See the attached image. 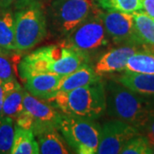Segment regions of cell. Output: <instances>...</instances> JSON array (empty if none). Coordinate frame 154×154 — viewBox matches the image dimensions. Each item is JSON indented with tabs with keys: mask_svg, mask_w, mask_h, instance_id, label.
<instances>
[{
	"mask_svg": "<svg viewBox=\"0 0 154 154\" xmlns=\"http://www.w3.org/2000/svg\"><path fill=\"white\" fill-rule=\"evenodd\" d=\"M106 111L140 131L154 119V99L128 89L113 78L105 84Z\"/></svg>",
	"mask_w": 154,
	"mask_h": 154,
	"instance_id": "6da1fadb",
	"label": "cell"
},
{
	"mask_svg": "<svg viewBox=\"0 0 154 154\" xmlns=\"http://www.w3.org/2000/svg\"><path fill=\"white\" fill-rule=\"evenodd\" d=\"M84 63L82 57L58 43L39 47L25 56L19 64V74L22 80L41 73L65 75Z\"/></svg>",
	"mask_w": 154,
	"mask_h": 154,
	"instance_id": "7a4b0ae2",
	"label": "cell"
},
{
	"mask_svg": "<svg viewBox=\"0 0 154 154\" xmlns=\"http://www.w3.org/2000/svg\"><path fill=\"white\" fill-rule=\"evenodd\" d=\"M60 112L96 120L106 111L105 84L103 81L67 92H57L46 100Z\"/></svg>",
	"mask_w": 154,
	"mask_h": 154,
	"instance_id": "3957f363",
	"label": "cell"
},
{
	"mask_svg": "<svg viewBox=\"0 0 154 154\" xmlns=\"http://www.w3.org/2000/svg\"><path fill=\"white\" fill-rule=\"evenodd\" d=\"M17 51H26L42 42L48 34L46 13L39 0H24L13 8Z\"/></svg>",
	"mask_w": 154,
	"mask_h": 154,
	"instance_id": "277c9868",
	"label": "cell"
},
{
	"mask_svg": "<svg viewBox=\"0 0 154 154\" xmlns=\"http://www.w3.org/2000/svg\"><path fill=\"white\" fill-rule=\"evenodd\" d=\"M100 12L101 10L98 8L69 36L61 39V44L82 57L86 63H92L94 59H98L108 51L110 45L111 41L105 31Z\"/></svg>",
	"mask_w": 154,
	"mask_h": 154,
	"instance_id": "5b68a950",
	"label": "cell"
},
{
	"mask_svg": "<svg viewBox=\"0 0 154 154\" xmlns=\"http://www.w3.org/2000/svg\"><path fill=\"white\" fill-rule=\"evenodd\" d=\"M97 10L94 0H53L46 11L48 30L57 38H66Z\"/></svg>",
	"mask_w": 154,
	"mask_h": 154,
	"instance_id": "8992f818",
	"label": "cell"
},
{
	"mask_svg": "<svg viewBox=\"0 0 154 154\" xmlns=\"http://www.w3.org/2000/svg\"><path fill=\"white\" fill-rule=\"evenodd\" d=\"M57 129L75 153H97L100 125L95 120L61 112Z\"/></svg>",
	"mask_w": 154,
	"mask_h": 154,
	"instance_id": "52a82bcc",
	"label": "cell"
},
{
	"mask_svg": "<svg viewBox=\"0 0 154 154\" xmlns=\"http://www.w3.org/2000/svg\"><path fill=\"white\" fill-rule=\"evenodd\" d=\"M60 116V111L49 102L37 99L24 88L23 109L15 120L16 124L35 135L50 127L57 128Z\"/></svg>",
	"mask_w": 154,
	"mask_h": 154,
	"instance_id": "ba28073f",
	"label": "cell"
},
{
	"mask_svg": "<svg viewBox=\"0 0 154 154\" xmlns=\"http://www.w3.org/2000/svg\"><path fill=\"white\" fill-rule=\"evenodd\" d=\"M141 133L137 128L125 122L115 119L105 122L100 126L99 144L97 153L118 154L125 144Z\"/></svg>",
	"mask_w": 154,
	"mask_h": 154,
	"instance_id": "9c48e42d",
	"label": "cell"
},
{
	"mask_svg": "<svg viewBox=\"0 0 154 154\" xmlns=\"http://www.w3.org/2000/svg\"><path fill=\"white\" fill-rule=\"evenodd\" d=\"M105 31L110 41L116 45H140L138 42L132 13L105 11L100 12Z\"/></svg>",
	"mask_w": 154,
	"mask_h": 154,
	"instance_id": "30bf717a",
	"label": "cell"
},
{
	"mask_svg": "<svg viewBox=\"0 0 154 154\" xmlns=\"http://www.w3.org/2000/svg\"><path fill=\"white\" fill-rule=\"evenodd\" d=\"M142 46L138 45H123L116 48L109 49L97 59L94 65V70L100 76L124 71L128 58Z\"/></svg>",
	"mask_w": 154,
	"mask_h": 154,
	"instance_id": "8fae6325",
	"label": "cell"
},
{
	"mask_svg": "<svg viewBox=\"0 0 154 154\" xmlns=\"http://www.w3.org/2000/svg\"><path fill=\"white\" fill-rule=\"evenodd\" d=\"M63 75L50 73L35 74L25 79V89L37 99L47 100L57 93Z\"/></svg>",
	"mask_w": 154,
	"mask_h": 154,
	"instance_id": "7c38bea8",
	"label": "cell"
},
{
	"mask_svg": "<svg viewBox=\"0 0 154 154\" xmlns=\"http://www.w3.org/2000/svg\"><path fill=\"white\" fill-rule=\"evenodd\" d=\"M102 81V76L96 74L94 65L84 63L75 71L63 75L57 87V92H67Z\"/></svg>",
	"mask_w": 154,
	"mask_h": 154,
	"instance_id": "4fadbf2b",
	"label": "cell"
},
{
	"mask_svg": "<svg viewBox=\"0 0 154 154\" xmlns=\"http://www.w3.org/2000/svg\"><path fill=\"white\" fill-rule=\"evenodd\" d=\"M34 136L38 142L39 153L69 154L72 152L65 139L56 127L43 129Z\"/></svg>",
	"mask_w": 154,
	"mask_h": 154,
	"instance_id": "5bb4252c",
	"label": "cell"
},
{
	"mask_svg": "<svg viewBox=\"0 0 154 154\" xmlns=\"http://www.w3.org/2000/svg\"><path fill=\"white\" fill-rule=\"evenodd\" d=\"M3 87L5 90L3 116L11 117L15 121L23 109L24 88L16 79L4 84Z\"/></svg>",
	"mask_w": 154,
	"mask_h": 154,
	"instance_id": "9a60e30c",
	"label": "cell"
},
{
	"mask_svg": "<svg viewBox=\"0 0 154 154\" xmlns=\"http://www.w3.org/2000/svg\"><path fill=\"white\" fill-rule=\"evenodd\" d=\"M114 80L137 94L154 98V74L123 72Z\"/></svg>",
	"mask_w": 154,
	"mask_h": 154,
	"instance_id": "2e32d148",
	"label": "cell"
},
{
	"mask_svg": "<svg viewBox=\"0 0 154 154\" xmlns=\"http://www.w3.org/2000/svg\"><path fill=\"white\" fill-rule=\"evenodd\" d=\"M123 72L136 74H154V46L143 45L127 62Z\"/></svg>",
	"mask_w": 154,
	"mask_h": 154,
	"instance_id": "e0dca14e",
	"label": "cell"
},
{
	"mask_svg": "<svg viewBox=\"0 0 154 154\" xmlns=\"http://www.w3.org/2000/svg\"><path fill=\"white\" fill-rule=\"evenodd\" d=\"M0 47L17 51L15 39V16L12 8L0 11Z\"/></svg>",
	"mask_w": 154,
	"mask_h": 154,
	"instance_id": "ac0fdd59",
	"label": "cell"
},
{
	"mask_svg": "<svg viewBox=\"0 0 154 154\" xmlns=\"http://www.w3.org/2000/svg\"><path fill=\"white\" fill-rule=\"evenodd\" d=\"M11 154H38L37 140L31 130L15 124V135Z\"/></svg>",
	"mask_w": 154,
	"mask_h": 154,
	"instance_id": "d6986e66",
	"label": "cell"
},
{
	"mask_svg": "<svg viewBox=\"0 0 154 154\" xmlns=\"http://www.w3.org/2000/svg\"><path fill=\"white\" fill-rule=\"evenodd\" d=\"M134 31L140 45L154 46V20L142 10L132 13Z\"/></svg>",
	"mask_w": 154,
	"mask_h": 154,
	"instance_id": "ffe728a7",
	"label": "cell"
},
{
	"mask_svg": "<svg viewBox=\"0 0 154 154\" xmlns=\"http://www.w3.org/2000/svg\"><path fill=\"white\" fill-rule=\"evenodd\" d=\"M94 2L104 11L134 13L143 9V0H94Z\"/></svg>",
	"mask_w": 154,
	"mask_h": 154,
	"instance_id": "44dd1931",
	"label": "cell"
},
{
	"mask_svg": "<svg viewBox=\"0 0 154 154\" xmlns=\"http://www.w3.org/2000/svg\"><path fill=\"white\" fill-rule=\"evenodd\" d=\"M15 135V121L8 116L0 117V154L11 153Z\"/></svg>",
	"mask_w": 154,
	"mask_h": 154,
	"instance_id": "7402d4cb",
	"label": "cell"
},
{
	"mask_svg": "<svg viewBox=\"0 0 154 154\" xmlns=\"http://www.w3.org/2000/svg\"><path fill=\"white\" fill-rule=\"evenodd\" d=\"M122 154H151V148L146 138L143 134H138L130 139L121 151Z\"/></svg>",
	"mask_w": 154,
	"mask_h": 154,
	"instance_id": "603a6c76",
	"label": "cell"
},
{
	"mask_svg": "<svg viewBox=\"0 0 154 154\" xmlns=\"http://www.w3.org/2000/svg\"><path fill=\"white\" fill-rule=\"evenodd\" d=\"M15 79L11 62L7 57L0 56V85H4Z\"/></svg>",
	"mask_w": 154,
	"mask_h": 154,
	"instance_id": "cb8c5ba5",
	"label": "cell"
},
{
	"mask_svg": "<svg viewBox=\"0 0 154 154\" xmlns=\"http://www.w3.org/2000/svg\"><path fill=\"white\" fill-rule=\"evenodd\" d=\"M141 134L146 138L151 148L154 147V119L149 122L146 126L141 130Z\"/></svg>",
	"mask_w": 154,
	"mask_h": 154,
	"instance_id": "d4e9b609",
	"label": "cell"
},
{
	"mask_svg": "<svg viewBox=\"0 0 154 154\" xmlns=\"http://www.w3.org/2000/svg\"><path fill=\"white\" fill-rule=\"evenodd\" d=\"M142 11L154 20V0H143Z\"/></svg>",
	"mask_w": 154,
	"mask_h": 154,
	"instance_id": "484cf974",
	"label": "cell"
},
{
	"mask_svg": "<svg viewBox=\"0 0 154 154\" xmlns=\"http://www.w3.org/2000/svg\"><path fill=\"white\" fill-rule=\"evenodd\" d=\"M22 1L24 0H0V11L13 8L14 6Z\"/></svg>",
	"mask_w": 154,
	"mask_h": 154,
	"instance_id": "4316f807",
	"label": "cell"
},
{
	"mask_svg": "<svg viewBox=\"0 0 154 154\" xmlns=\"http://www.w3.org/2000/svg\"><path fill=\"white\" fill-rule=\"evenodd\" d=\"M5 98V90L3 85H0V117L3 116V104Z\"/></svg>",
	"mask_w": 154,
	"mask_h": 154,
	"instance_id": "83f0119b",
	"label": "cell"
},
{
	"mask_svg": "<svg viewBox=\"0 0 154 154\" xmlns=\"http://www.w3.org/2000/svg\"><path fill=\"white\" fill-rule=\"evenodd\" d=\"M12 53H13V51H8V50H5L0 47V56H5V57H9Z\"/></svg>",
	"mask_w": 154,
	"mask_h": 154,
	"instance_id": "f1b7e54d",
	"label": "cell"
},
{
	"mask_svg": "<svg viewBox=\"0 0 154 154\" xmlns=\"http://www.w3.org/2000/svg\"><path fill=\"white\" fill-rule=\"evenodd\" d=\"M152 153H154V147L152 148Z\"/></svg>",
	"mask_w": 154,
	"mask_h": 154,
	"instance_id": "f546056e",
	"label": "cell"
}]
</instances>
